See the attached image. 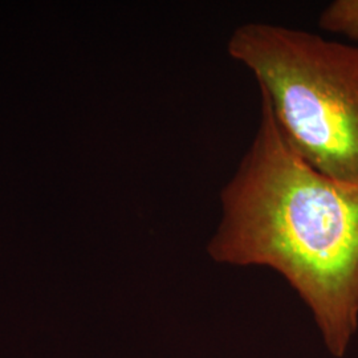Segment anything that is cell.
Listing matches in <instances>:
<instances>
[{"label": "cell", "instance_id": "cell-1", "mask_svg": "<svg viewBox=\"0 0 358 358\" xmlns=\"http://www.w3.org/2000/svg\"><path fill=\"white\" fill-rule=\"evenodd\" d=\"M219 201L207 254L219 264L282 275L329 353L344 357L358 329V186L304 162L260 100L255 136Z\"/></svg>", "mask_w": 358, "mask_h": 358}, {"label": "cell", "instance_id": "cell-2", "mask_svg": "<svg viewBox=\"0 0 358 358\" xmlns=\"http://www.w3.org/2000/svg\"><path fill=\"white\" fill-rule=\"evenodd\" d=\"M231 57L255 76L282 137L304 162L358 186V44L269 23L236 27Z\"/></svg>", "mask_w": 358, "mask_h": 358}, {"label": "cell", "instance_id": "cell-3", "mask_svg": "<svg viewBox=\"0 0 358 358\" xmlns=\"http://www.w3.org/2000/svg\"><path fill=\"white\" fill-rule=\"evenodd\" d=\"M322 31L343 35L358 44V0H334L319 17Z\"/></svg>", "mask_w": 358, "mask_h": 358}]
</instances>
